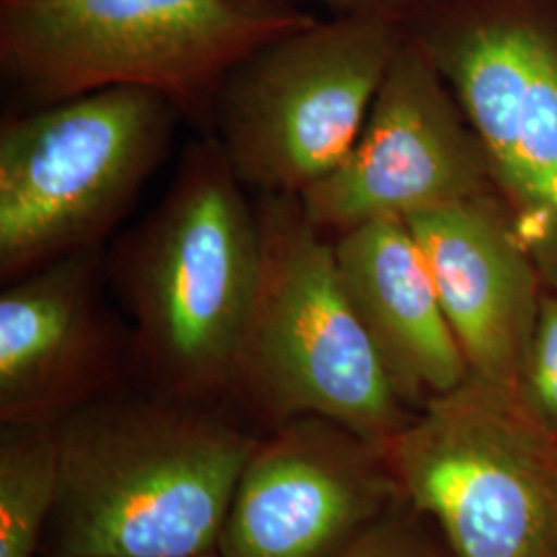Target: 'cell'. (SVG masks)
<instances>
[{"label":"cell","mask_w":557,"mask_h":557,"mask_svg":"<svg viewBox=\"0 0 557 557\" xmlns=\"http://www.w3.org/2000/svg\"><path fill=\"white\" fill-rule=\"evenodd\" d=\"M57 423L48 557L215 556L259 436L221 403L110 393Z\"/></svg>","instance_id":"obj_1"},{"label":"cell","mask_w":557,"mask_h":557,"mask_svg":"<svg viewBox=\"0 0 557 557\" xmlns=\"http://www.w3.org/2000/svg\"><path fill=\"white\" fill-rule=\"evenodd\" d=\"M260 262L255 199L202 135L156 207L106 248L108 285L149 391L230 405Z\"/></svg>","instance_id":"obj_2"},{"label":"cell","mask_w":557,"mask_h":557,"mask_svg":"<svg viewBox=\"0 0 557 557\" xmlns=\"http://www.w3.org/2000/svg\"><path fill=\"white\" fill-rule=\"evenodd\" d=\"M314 20L259 0H0V81L13 110L151 89L207 133L225 73Z\"/></svg>","instance_id":"obj_3"},{"label":"cell","mask_w":557,"mask_h":557,"mask_svg":"<svg viewBox=\"0 0 557 557\" xmlns=\"http://www.w3.org/2000/svg\"><path fill=\"white\" fill-rule=\"evenodd\" d=\"M260 281L239 351L236 403L269 428L324 418L386 442L416 413L398 398L338 275L333 239L299 197L255 195Z\"/></svg>","instance_id":"obj_4"},{"label":"cell","mask_w":557,"mask_h":557,"mask_svg":"<svg viewBox=\"0 0 557 557\" xmlns=\"http://www.w3.org/2000/svg\"><path fill=\"white\" fill-rule=\"evenodd\" d=\"M178 108L110 87L0 122V278L101 250L172 149Z\"/></svg>","instance_id":"obj_5"},{"label":"cell","mask_w":557,"mask_h":557,"mask_svg":"<svg viewBox=\"0 0 557 557\" xmlns=\"http://www.w3.org/2000/svg\"><path fill=\"white\" fill-rule=\"evenodd\" d=\"M403 27L453 89L545 289L557 292V0H425Z\"/></svg>","instance_id":"obj_6"},{"label":"cell","mask_w":557,"mask_h":557,"mask_svg":"<svg viewBox=\"0 0 557 557\" xmlns=\"http://www.w3.org/2000/svg\"><path fill=\"white\" fill-rule=\"evenodd\" d=\"M405 27L335 15L238 60L211 101L207 133L255 195L299 197L354 149Z\"/></svg>","instance_id":"obj_7"},{"label":"cell","mask_w":557,"mask_h":557,"mask_svg":"<svg viewBox=\"0 0 557 557\" xmlns=\"http://www.w3.org/2000/svg\"><path fill=\"white\" fill-rule=\"evenodd\" d=\"M400 498L453 557H557V438L517 391L469 376L384 446Z\"/></svg>","instance_id":"obj_8"},{"label":"cell","mask_w":557,"mask_h":557,"mask_svg":"<svg viewBox=\"0 0 557 557\" xmlns=\"http://www.w3.org/2000/svg\"><path fill=\"white\" fill-rule=\"evenodd\" d=\"M498 195L490 161L453 89L405 32L349 156L299 195L329 238L370 221H411Z\"/></svg>","instance_id":"obj_9"},{"label":"cell","mask_w":557,"mask_h":557,"mask_svg":"<svg viewBox=\"0 0 557 557\" xmlns=\"http://www.w3.org/2000/svg\"><path fill=\"white\" fill-rule=\"evenodd\" d=\"M398 499L382 446L331 419H289L246 460L215 556L341 557Z\"/></svg>","instance_id":"obj_10"},{"label":"cell","mask_w":557,"mask_h":557,"mask_svg":"<svg viewBox=\"0 0 557 557\" xmlns=\"http://www.w3.org/2000/svg\"><path fill=\"white\" fill-rule=\"evenodd\" d=\"M106 248L2 283L0 423L59 421L135 368L128 322L108 306Z\"/></svg>","instance_id":"obj_11"},{"label":"cell","mask_w":557,"mask_h":557,"mask_svg":"<svg viewBox=\"0 0 557 557\" xmlns=\"http://www.w3.org/2000/svg\"><path fill=\"white\" fill-rule=\"evenodd\" d=\"M471 376L517 391L543 281L498 195L407 221Z\"/></svg>","instance_id":"obj_12"},{"label":"cell","mask_w":557,"mask_h":557,"mask_svg":"<svg viewBox=\"0 0 557 557\" xmlns=\"http://www.w3.org/2000/svg\"><path fill=\"white\" fill-rule=\"evenodd\" d=\"M333 246L343 287L409 411L418 413L471 376L405 221L363 223Z\"/></svg>","instance_id":"obj_13"},{"label":"cell","mask_w":557,"mask_h":557,"mask_svg":"<svg viewBox=\"0 0 557 557\" xmlns=\"http://www.w3.org/2000/svg\"><path fill=\"white\" fill-rule=\"evenodd\" d=\"M54 421L0 423V557H36L59 496Z\"/></svg>","instance_id":"obj_14"},{"label":"cell","mask_w":557,"mask_h":557,"mask_svg":"<svg viewBox=\"0 0 557 557\" xmlns=\"http://www.w3.org/2000/svg\"><path fill=\"white\" fill-rule=\"evenodd\" d=\"M517 395L524 409L557 438V292L541 298L518 374Z\"/></svg>","instance_id":"obj_15"},{"label":"cell","mask_w":557,"mask_h":557,"mask_svg":"<svg viewBox=\"0 0 557 557\" xmlns=\"http://www.w3.org/2000/svg\"><path fill=\"white\" fill-rule=\"evenodd\" d=\"M341 557L453 556L438 529L400 498Z\"/></svg>","instance_id":"obj_16"},{"label":"cell","mask_w":557,"mask_h":557,"mask_svg":"<svg viewBox=\"0 0 557 557\" xmlns=\"http://www.w3.org/2000/svg\"><path fill=\"white\" fill-rule=\"evenodd\" d=\"M267 4H322L335 15H356V17H379L405 25L425 0H259Z\"/></svg>","instance_id":"obj_17"},{"label":"cell","mask_w":557,"mask_h":557,"mask_svg":"<svg viewBox=\"0 0 557 557\" xmlns=\"http://www.w3.org/2000/svg\"><path fill=\"white\" fill-rule=\"evenodd\" d=\"M202 557H218V556H202Z\"/></svg>","instance_id":"obj_18"}]
</instances>
